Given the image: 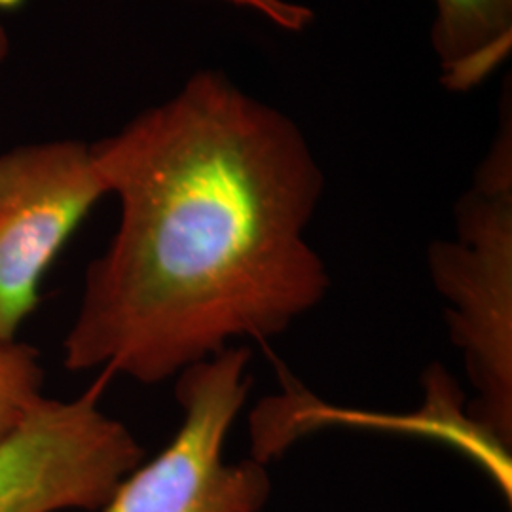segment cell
<instances>
[{
    "label": "cell",
    "instance_id": "5",
    "mask_svg": "<svg viewBox=\"0 0 512 512\" xmlns=\"http://www.w3.org/2000/svg\"><path fill=\"white\" fill-rule=\"evenodd\" d=\"M143 448L99 406V387L71 399H42L0 444V512L101 511Z\"/></svg>",
    "mask_w": 512,
    "mask_h": 512
},
{
    "label": "cell",
    "instance_id": "2",
    "mask_svg": "<svg viewBox=\"0 0 512 512\" xmlns=\"http://www.w3.org/2000/svg\"><path fill=\"white\" fill-rule=\"evenodd\" d=\"M458 236L429 251L450 302L448 323L475 385L471 418L499 450L512 442V129L501 122L492 152L458 205Z\"/></svg>",
    "mask_w": 512,
    "mask_h": 512
},
{
    "label": "cell",
    "instance_id": "6",
    "mask_svg": "<svg viewBox=\"0 0 512 512\" xmlns=\"http://www.w3.org/2000/svg\"><path fill=\"white\" fill-rule=\"evenodd\" d=\"M433 48L448 90H473L509 57L512 0H435Z\"/></svg>",
    "mask_w": 512,
    "mask_h": 512
},
{
    "label": "cell",
    "instance_id": "3",
    "mask_svg": "<svg viewBox=\"0 0 512 512\" xmlns=\"http://www.w3.org/2000/svg\"><path fill=\"white\" fill-rule=\"evenodd\" d=\"M251 353L230 348L177 380L183 421L156 458L131 471L103 512H260L272 482L264 463L224 459V442L249 395Z\"/></svg>",
    "mask_w": 512,
    "mask_h": 512
},
{
    "label": "cell",
    "instance_id": "1",
    "mask_svg": "<svg viewBox=\"0 0 512 512\" xmlns=\"http://www.w3.org/2000/svg\"><path fill=\"white\" fill-rule=\"evenodd\" d=\"M92 147L120 220L86 272L69 370L160 384L325 298L329 272L306 239L325 179L281 110L198 73Z\"/></svg>",
    "mask_w": 512,
    "mask_h": 512
},
{
    "label": "cell",
    "instance_id": "8",
    "mask_svg": "<svg viewBox=\"0 0 512 512\" xmlns=\"http://www.w3.org/2000/svg\"><path fill=\"white\" fill-rule=\"evenodd\" d=\"M226 2L236 4L239 8L253 10L258 16L272 21L274 25L285 31H302L313 19L310 8L289 0H226Z\"/></svg>",
    "mask_w": 512,
    "mask_h": 512
},
{
    "label": "cell",
    "instance_id": "4",
    "mask_svg": "<svg viewBox=\"0 0 512 512\" xmlns=\"http://www.w3.org/2000/svg\"><path fill=\"white\" fill-rule=\"evenodd\" d=\"M103 196L88 143L57 139L0 154V340H16L37 310L42 277Z\"/></svg>",
    "mask_w": 512,
    "mask_h": 512
},
{
    "label": "cell",
    "instance_id": "9",
    "mask_svg": "<svg viewBox=\"0 0 512 512\" xmlns=\"http://www.w3.org/2000/svg\"><path fill=\"white\" fill-rule=\"evenodd\" d=\"M8 50H10V38H8V33H6V29H4V25L0 23V63L6 59Z\"/></svg>",
    "mask_w": 512,
    "mask_h": 512
},
{
    "label": "cell",
    "instance_id": "7",
    "mask_svg": "<svg viewBox=\"0 0 512 512\" xmlns=\"http://www.w3.org/2000/svg\"><path fill=\"white\" fill-rule=\"evenodd\" d=\"M44 372L37 349L0 340V444L10 439L42 403Z\"/></svg>",
    "mask_w": 512,
    "mask_h": 512
}]
</instances>
